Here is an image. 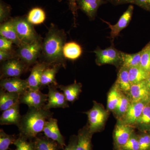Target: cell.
I'll return each instance as SVG.
<instances>
[{
  "mask_svg": "<svg viewBox=\"0 0 150 150\" xmlns=\"http://www.w3.org/2000/svg\"><path fill=\"white\" fill-rule=\"evenodd\" d=\"M53 112L43 108L37 109L28 107L27 112L22 115L18 125L19 135L33 141L43 132L44 126L48 119L52 117Z\"/></svg>",
  "mask_w": 150,
  "mask_h": 150,
  "instance_id": "2",
  "label": "cell"
},
{
  "mask_svg": "<svg viewBox=\"0 0 150 150\" xmlns=\"http://www.w3.org/2000/svg\"><path fill=\"white\" fill-rule=\"evenodd\" d=\"M121 91L115 83L108 93L107 98V107L109 110L114 111L118 104Z\"/></svg>",
  "mask_w": 150,
  "mask_h": 150,
  "instance_id": "31",
  "label": "cell"
},
{
  "mask_svg": "<svg viewBox=\"0 0 150 150\" xmlns=\"http://www.w3.org/2000/svg\"><path fill=\"white\" fill-rule=\"evenodd\" d=\"M149 103V104H150V101Z\"/></svg>",
  "mask_w": 150,
  "mask_h": 150,
  "instance_id": "46",
  "label": "cell"
},
{
  "mask_svg": "<svg viewBox=\"0 0 150 150\" xmlns=\"http://www.w3.org/2000/svg\"><path fill=\"white\" fill-rule=\"evenodd\" d=\"M134 4L139 6L145 10L150 11V0H136Z\"/></svg>",
  "mask_w": 150,
  "mask_h": 150,
  "instance_id": "43",
  "label": "cell"
},
{
  "mask_svg": "<svg viewBox=\"0 0 150 150\" xmlns=\"http://www.w3.org/2000/svg\"><path fill=\"white\" fill-rule=\"evenodd\" d=\"M0 35L11 40L18 47L22 43L17 34L11 19L1 23Z\"/></svg>",
  "mask_w": 150,
  "mask_h": 150,
  "instance_id": "19",
  "label": "cell"
},
{
  "mask_svg": "<svg viewBox=\"0 0 150 150\" xmlns=\"http://www.w3.org/2000/svg\"><path fill=\"white\" fill-rule=\"evenodd\" d=\"M150 74L141 66L129 69V76L131 85L146 81Z\"/></svg>",
  "mask_w": 150,
  "mask_h": 150,
  "instance_id": "28",
  "label": "cell"
},
{
  "mask_svg": "<svg viewBox=\"0 0 150 150\" xmlns=\"http://www.w3.org/2000/svg\"><path fill=\"white\" fill-rule=\"evenodd\" d=\"M77 140V136H72L70 137L68 144L62 150H76Z\"/></svg>",
  "mask_w": 150,
  "mask_h": 150,
  "instance_id": "42",
  "label": "cell"
},
{
  "mask_svg": "<svg viewBox=\"0 0 150 150\" xmlns=\"http://www.w3.org/2000/svg\"><path fill=\"white\" fill-rule=\"evenodd\" d=\"M96 54V62L99 66L104 64L121 65V51L112 45L105 49L98 48L93 51Z\"/></svg>",
  "mask_w": 150,
  "mask_h": 150,
  "instance_id": "7",
  "label": "cell"
},
{
  "mask_svg": "<svg viewBox=\"0 0 150 150\" xmlns=\"http://www.w3.org/2000/svg\"><path fill=\"white\" fill-rule=\"evenodd\" d=\"M62 67L60 65H55L46 68L43 71L41 77V87L51 85H54L57 86L58 85L56 81V76Z\"/></svg>",
  "mask_w": 150,
  "mask_h": 150,
  "instance_id": "24",
  "label": "cell"
},
{
  "mask_svg": "<svg viewBox=\"0 0 150 150\" xmlns=\"http://www.w3.org/2000/svg\"><path fill=\"white\" fill-rule=\"evenodd\" d=\"M61 1L62 0H59ZM69 3V7L74 16V23H76V18L78 15V10L79 9L77 4V0H67Z\"/></svg>",
  "mask_w": 150,
  "mask_h": 150,
  "instance_id": "41",
  "label": "cell"
},
{
  "mask_svg": "<svg viewBox=\"0 0 150 150\" xmlns=\"http://www.w3.org/2000/svg\"><path fill=\"white\" fill-rule=\"evenodd\" d=\"M35 150H60L63 148L57 142L46 136H38L33 140Z\"/></svg>",
  "mask_w": 150,
  "mask_h": 150,
  "instance_id": "23",
  "label": "cell"
},
{
  "mask_svg": "<svg viewBox=\"0 0 150 150\" xmlns=\"http://www.w3.org/2000/svg\"><path fill=\"white\" fill-rule=\"evenodd\" d=\"M82 87L81 84L75 81L69 85H58L56 88L63 91L68 102L73 103L78 99L81 92Z\"/></svg>",
  "mask_w": 150,
  "mask_h": 150,
  "instance_id": "21",
  "label": "cell"
},
{
  "mask_svg": "<svg viewBox=\"0 0 150 150\" xmlns=\"http://www.w3.org/2000/svg\"><path fill=\"white\" fill-rule=\"evenodd\" d=\"M11 20L17 34L22 43H31L40 39L26 17H18Z\"/></svg>",
  "mask_w": 150,
  "mask_h": 150,
  "instance_id": "4",
  "label": "cell"
},
{
  "mask_svg": "<svg viewBox=\"0 0 150 150\" xmlns=\"http://www.w3.org/2000/svg\"><path fill=\"white\" fill-rule=\"evenodd\" d=\"M105 3V0H77L78 8L92 20L95 18L99 7Z\"/></svg>",
  "mask_w": 150,
  "mask_h": 150,
  "instance_id": "17",
  "label": "cell"
},
{
  "mask_svg": "<svg viewBox=\"0 0 150 150\" xmlns=\"http://www.w3.org/2000/svg\"><path fill=\"white\" fill-rule=\"evenodd\" d=\"M43 132L46 137L58 143L63 149L66 146L64 137L59 130L57 119L51 117L46 121Z\"/></svg>",
  "mask_w": 150,
  "mask_h": 150,
  "instance_id": "13",
  "label": "cell"
},
{
  "mask_svg": "<svg viewBox=\"0 0 150 150\" xmlns=\"http://www.w3.org/2000/svg\"><path fill=\"white\" fill-rule=\"evenodd\" d=\"M27 20L32 25H38L43 23L46 20V15L42 8L35 7L29 11L27 16Z\"/></svg>",
  "mask_w": 150,
  "mask_h": 150,
  "instance_id": "29",
  "label": "cell"
},
{
  "mask_svg": "<svg viewBox=\"0 0 150 150\" xmlns=\"http://www.w3.org/2000/svg\"><path fill=\"white\" fill-rule=\"evenodd\" d=\"M147 103L142 102H131L124 115L123 123L131 125L137 123L142 114L143 109Z\"/></svg>",
  "mask_w": 150,
  "mask_h": 150,
  "instance_id": "18",
  "label": "cell"
},
{
  "mask_svg": "<svg viewBox=\"0 0 150 150\" xmlns=\"http://www.w3.org/2000/svg\"><path fill=\"white\" fill-rule=\"evenodd\" d=\"M141 55L142 51L134 54H126L121 51V66L128 69L140 66Z\"/></svg>",
  "mask_w": 150,
  "mask_h": 150,
  "instance_id": "27",
  "label": "cell"
},
{
  "mask_svg": "<svg viewBox=\"0 0 150 150\" xmlns=\"http://www.w3.org/2000/svg\"><path fill=\"white\" fill-rule=\"evenodd\" d=\"M48 103L43 108L46 110L51 108H66L69 107L68 101L64 93L60 92L54 85L48 86Z\"/></svg>",
  "mask_w": 150,
  "mask_h": 150,
  "instance_id": "9",
  "label": "cell"
},
{
  "mask_svg": "<svg viewBox=\"0 0 150 150\" xmlns=\"http://www.w3.org/2000/svg\"><path fill=\"white\" fill-rule=\"evenodd\" d=\"M50 67L43 62H38L33 67L29 77L27 79L28 88L32 90H40L41 88V77L44 70Z\"/></svg>",
  "mask_w": 150,
  "mask_h": 150,
  "instance_id": "15",
  "label": "cell"
},
{
  "mask_svg": "<svg viewBox=\"0 0 150 150\" xmlns=\"http://www.w3.org/2000/svg\"><path fill=\"white\" fill-rule=\"evenodd\" d=\"M146 82L148 86L149 87V88H150V74L149 76V77L148 78V79L146 80Z\"/></svg>",
  "mask_w": 150,
  "mask_h": 150,
  "instance_id": "45",
  "label": "cell"
},
{
  "mask_svg": "<svg viewBox=\"0 0 150 150\" xmlns=\"http://www.w3.org/2000/svg\"><path fill=\"white\" fill-rule=\"evenodd\" d=\"M11 10V7L1 0L0 2V22L1 23L6 21L8 18Z\"/></svg>",
  "mask_w": 150,
  "mask_h": 150,
  "instance_id": "37",
  "label": "cell"
},
{
  "mask_svg": "<svg viewBox=\"0 0 150 150\" xmlns=\"http://www.w3.org/2000/svg\"><path fill=\"white\" fill-rule=\"evenodd\" d=\"M17 137L15 135L6 134L4 130H0V150H8L10 146L13 144Z\"/></svg>",
  "mask_w": 150,
  "mask_h": 150,
  "instance_id": "34",
  "label": "cell"
},
{
  "mask_svg": "<svg viewBox=\"0 0 150 150\" xmlns=\"http://www.w3.org/2000/svg\"><path fill=\"white\" fill-rule=\"evenodd\" d=\"M20 95L9 92L1 88L0 90V110L4 111L17 104L19 102Z\"/></svg>",
  "mask_w": 150,
  "mask_h": 150,
  "instance_id": "20",
  "label": "cell"
},
{
  "mask_svg": "<svg viewBox=\"0 0 150 150\" xmlns=\"http://www.w3.org/2000/svg\"><path fill=\"white\" fill-rule=\"evenodd\" d=\"M140 150H150V134L144 133L138 136Z\"/></svg>",
  "mask_w": 150,
  "mask_h": 150,
  "instance_id": "38",
  "label": "cell"
},
{
  "mask_svg": "<svg viewBox=\"0 0 150 150\" xmlns=\"http://www.w3.org/2000/svg\"><path fill=\"white\" fill-rule=\"evenodd\" d=\"M13 144L16 147L15 150H35L33 140L30 141L21 135L17 137Z\"/></svg>",
  "mask_w": 150,
  "mask_h": 150,
  "instance_id": "32",
  "label": "cell"
},
{
  "mask_svg": "<svg viewBox=\"0 0 150 150\" xmlns=\"http://www.w3.org/2000/svg\"><path fill=\"white\" fill-rule=\"evenodd\" d=\"M28 67L18 58L2 62L1 68V79L5 78H20L26 72Z\"/></svg>",
  "mask_w": 150,
  "mask_h": 150,
  "instance_id": "5",
  "label": "cell"
},
{
  "mask_svg": "<svg viewBox=\"0 0 150 150\" xmlns=\"http://www.w3.org/2000/svg\"><path fill=\"white\" fill-rule=\"evenodd\" d=\"M48 100V95L43 93L40 90L28 88L20 96V103L26 105L28 107L37 109L43 108Z\"/></svg>",
  "mask_w": 150,
  "mask_h": 150,
  "instance_id": "8",
  "label": "cell"
},
{
  "mask_svg": "<svg viewBox=\"0 0 150 150\" xmlns=\"http://www.w3.org/2000/svg\"><path fill=\"white\" fill-rule=\"evenodd\" d=\"M63 53L65 59L75 60L79 58L82 53L81 47L75 42L65 43L63 47Z\"/></svg>",
  "mask_w": 150,
  "mask_h": 150,
  "instance_id": "25",
  "label": "cell"
},
{
  "mask_svg": "<svg viewBox=\"0 0 150 150\" xmlns=\"http://www.w3.org/2000/svg\"><path fill=\"white\" fill-rule=\"evenodd\" d=\"M17 58H18L17 54H14L12 50L9 51H0V61L1 62Z\"/></svg>",
  "mask_w": 150,
  "mask_h": 150,
  "instance_id": "40",
  "label": "cell"
},
{
  "mask_svg": "<svg viewBox=\"0 0 150 150\" xmlns=\"http://www.w3.org/2000/svg\"><path fill=\"white\" fill-rule=\"evenodd\" d=\"M149 134H150V133H149Z\"/></svg>",
  "mask_w": 150,
  "mask_h": 150,
  "instance_id": "47",
  "label": "cell"
},
{
  "mask_svg": "<svg viewBox=\"0 0 150 150\" xmlns=\"http://www.w3.org/2000/svg\"><path fill=\"white\" fill-rule=\"evenodd\" d=\"M141 51L140 66L150 74V42Z\"/></svg>",
  "mask_w": 150,
  "mask_h": 150,
  "instance_id": "35",
  "label": "cell"
},
{
  "mask_svg": "<svg viewBox=\"0 0 150 150\" xmlns=\"http://www.w3.org/2000/svg\"><path fill=\"white\" fill-rule=\"evenodd\" d=\"M20 103H18L10 108L3 111L0 116L1 125H14L17 126L22 116L20 112Z\"/></svg>",
  "mask_w": 150,
  "mask_h": 150,
  "instance_id": "16",
  "label": "cell"
},
{
  "mask_svg": "<svg viewBox=\"0 0 150 150\" xmlns=\"http://www.w3.org/2000/svg\"><path fill=\"white\" fill-rule=\"evenodd\" d=\"M115 83L121 91L125 93H129L131 84L129 76V69L121 66Z\"/></svg>",
  "mask_w": 150,
  "mask_h": 150,
  "instance_id": "26",
  "label": "cell"
},
{
  "mask_svg": "<svg viewBox=\"0 0 150 150\" xmlns=\"http://www.w3.org/2000/svg\"><path fill=\"white\" fill-rule=\"evenodd\" d=\"M42 42L40 39L31 43H22L17 51L18 57L28 67L35 64L41 55Z\"/></svg>",
  "mask_w": 150,
  "mask_h": 150,
  "instance_id": "3",
  "label": "cell"
},
{
  "mask_svg": "<svg viewBox=\"0 0 150 150\" xmlns=\"http://www.w3.org/2000/svg\"><path fill=\"white\" fill-rule=\"evenodd\" d=\"M131 103L129 98L121 91L118 104L114 110L115 113L119 116H124Z\"/></svg>",
  "mask_w": 150,
  "mask_h": 150,
  "instance_id": "33",
  "label": "cell"
},
{
  "mask_svg": "<svg viewBox=\"0 0 150 150\" xmlns=\"http://www.w3.org/2000/svg\"><path fill=\"white\" fill-rule=\"evenodd\" d=\"M1 88L9 92L21 95L28 89L27 80L20 78H8L1 79Z\"/></svg>",
  "mask_w": 150,
  "mask_h": 150,
  "instance_id": "12",
  "label": "cell"
},
{
  "mask_svg": "<svg viewBox=\"0 0 150 150\" xmlns=\"http://www.w3.org/2000/svg\"><path fill=\"white\" fill-rule=\"evenodd\" d=\"M88 118V130L93 134L102 128L107 117V112L98 104L94 103L93 107L86 112Z\"/></svg>",
  "mask_w": 150,
  "mask_h": 150,
  "instance_id": "6",
  "label": "cell"
},
{
  "mask_svg": "<svg viewBox=\"0 0 150 150\" xmlns=\"http://www.w3.org/2000/svg\"><path fill=\"white\" fill-rule=\"evenodd\" d=\"M134 9V6L132 5L129 6L115 25L111 24L110 23L102 19V21L106 23L110 28V38L112 41H113L115 38L118 37L121 30L127 27L129 24L133 15Z\"/></svg>",
  "mask_w": 150,
  "mask_h": 150,
  "instance_id": "10",
  "label": "cell"
},
{
  "mask_svg": "<svg viewBox=\"0 0 150 150\" xmlns=\"http://www.w3.org/2000/svg\"><path fill=\"white\" fill-rule=\"evenodd\" d=\"M66 40L64 31L51 24L42 42V62L50 66L60 65L65 68L66 59L63 55V49Z\"/></svg>",
  "mask_w": 150,
  "mask_h": 150,
  "instance_id": "1",
  "label": "cell"
},
{
  "mask_svg": "<svg viewBox=\"0 0 150 150\" xmlns=\"http://www.w3.org/2000/svg\"><path fill=\"white\" fill-rule=\"evenodd\" d=\"M133 129L130 125L123 123H119L115 126L113 133V140L115 150H118L129 141Z\"/></svg>",
  "mask_w": 150,
  "mask_h": 150,
  "instance_id": "11",
  "label": "cell"
},
{
  "mask_svg": "<svg viewBox=\"0 0 150 150\" xmlns=\"http://www.w3.org/2000/svg\"><path fill=\"white\" fill-rule=\"evenodd\" d=\"M136 124L144 132L150 131V104L146 105Z\"/></svg>",
  "mask_w": 150,
  "mask_h": 150,
  "instance_id": "30",
  "label": "cell"
},
{
  "mask_svg": "<svg viewBox=\"0 0 150 150\" xmlns=\"http://www.w3.org/2000/svg\"><path fill=\"white\" fill-rule=\"evenodd\" d=\"M92 134L87 126L80 129L78 132L76 150H92Z\"/></svg>",
  "mask_w": 150,
  "mask_h": 150,
  "instance_id": "22",
  "label": "cell"
},
{
  "mask_svg": "<svg viewBox=\"0 0 150 150\" xmlns=\"http://www.w3.org/2000/svg\"><path fill=\"white\" fill-rule=\"evenodd\" d=\"M129 93L132 99L131 102L149 103L150 88L148 86L146 81L131 85Z\"/></svg>",
  "mask_w": 150,
  "mask_h": 150,
  "instance_id": "14",
  "label": "cell"
},
{
  "mask_svg": "<svg viewBox=\"0 0 150 150\" xmlns=\"http://www.w3.org/2000/svg\"><path fill=\"white\" fill-rule=\"evenodd\" d=\"M118 150H140L138 135L133 133L127 143Z\"/></svg>",
  "mask_w": 150,
  "mask_h": 150,
  "instance_id": "36",
  "label": "cell"
},
{
  "mask_svg": "<svg viewBox=\"0 0 150 150\" xmlns=\"http://www.w3.org/2000/svg\"><path fill=\"white\" fill-rule=\"evenodd\" d=\"M13 44L11 40L2 36H0V51H12Z\"/></svg>",
  "mask_w": 150,
  "mask_h": 150,
  "instance_id": "39",
  "label": "cell"
},
{
  "mask_svg": "<svg viewBox=\"0 0 150 150\" xmlns=\"http://www.w3.org/2000/svg\"><path fill=\"white\" fill-rule=\"evenodd\" d=\"M109 1L115 5L123 4H134L136 0H109Z\"/></svg>",
  "mask_w": 150,
  "mask_h": 150,
  "instance_id": "44",
  "label": "cell"
}]
</instances>
